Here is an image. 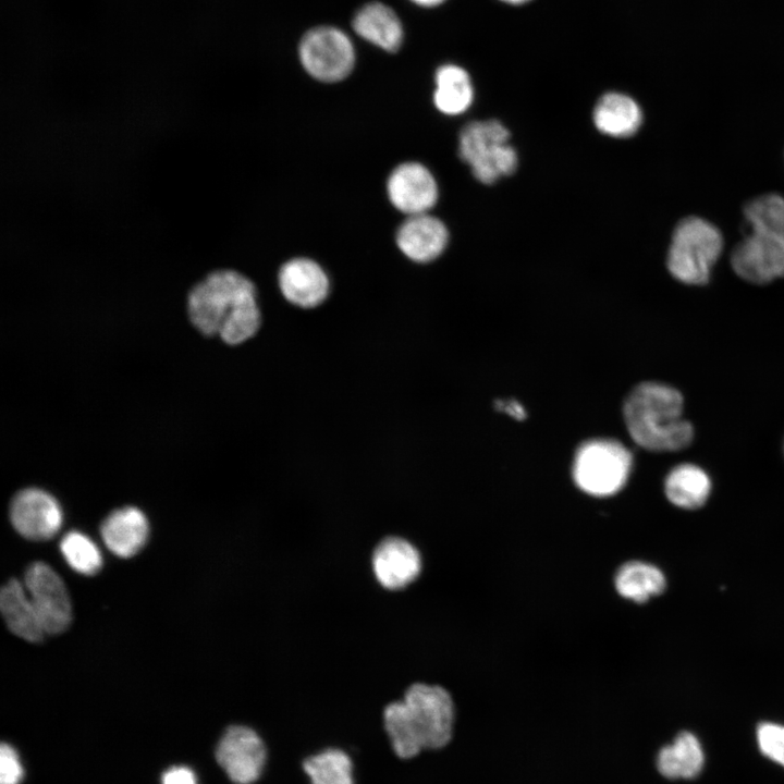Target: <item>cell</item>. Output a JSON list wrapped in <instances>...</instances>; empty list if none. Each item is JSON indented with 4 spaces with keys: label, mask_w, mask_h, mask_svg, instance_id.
Returning a JSON list of instances; mask_svg holds the SVG:
<instances>
[{
    "label": "cell",
    "mask_w": 784,
    "mask_h": 784,
    "mask_svg": "<svg viewBox=\"0 0 784 784\" xmlns=\"http://www.w3.org/2000/svg\"><path fill=\"white\" fill-rule=\"evenodd\" d=\"M187 314L206 336H219L230 347L255 339L264 323L258 289L254 281L234 269H216L196 282L187 293Z\"/></svg>",
    "instance_id": "cell-1"
},
{
    "label": "cell",
    "mask_w": 784,
    "mask_h": 784,
    "mask_svg": "<svg viewBox=\"0 0 784 784\" xmlns=\"http://www.w3.org/2000/svg\"><path fill=\"white\" fill-rule=\"evenodd\" d=\"M455 706L439 685L414 683L400 700L383 709V726L394 754L414 758L422 750L445 747L453 737Z\"/></svg>",
    "instance_id": "cell-2"
},
{
    "label": "cell",
    "mask_w": 784,
    "mask_h": 784,
    "mask_svg": "<svg viewBox=\"0 0 784 784\" xmlns=\"http://www.w3.org/2000/svg\"><path fill=\"white\" fill-rule=\"evenodd\" d=\"M683 413L681 392L656 381L636 385L623 405V417L630 438L639 446L653 452L678 451L691 443L695 430Z\"/></svg>",
    "instance_id": "cell-3"
},
{
    "label": "cell",
    "mask_w": 784,
    "mask_h": 784,
    "mask_svg": "<svg viewBox=\"0 0 784 784\" xmlns=\"http://www.w3.org/2000/svg\"><path fill=\"white\" fill-rule=\"evenodd\" d=\"M724 241L710 221L689 216L675 226L666 257L669 272L688 285H703L710 278Z\"/></svg>",
    "instance_id": "cell-4"
},
{
    "label": "cell",
    "mask_w": 784,
    "mask_h": 784,
    "mask_svg": "<svg viewBox=\"0 0 784 784\" xmlns=\"http://www.w3.org/2000/svg\"><path fill=\"white\" fill-rule=\"evenodd\" d=\"M632 466V453L623 443L613 439H592L575 453L573 479L587 494L609 497L626 485Z\"/></svg>",
    "instance_id": "cell-5"
},
{
    "label": "cell",
    "mask_w": 784,
    "mask_h": 784,
    "mask_svg": "<svg viewBox=\"0 0 784 784\" xmlns=\"http://www.w3.org/2000/svg\"><path fill=\"white\" fill-rule=\"evenodd\" d=\"M509 139V130L500 121H474L460 133L458 154L478 181L491 184L516 169L517 155Z\"/></svg>",
    "instance_id": "cell-6"
},
{
    "label": "cell",
    "mask_w": 784,
    "mask_h": 784,
    "mask_svg": "<svg viewBox=\"0 0 784 784\" xmlns=\"http://www.w3.org/2000/svg\"><path fill=\"white\" fill-rule=\"evenodd\" d=\"M298 56L305 71L323 83H335L347 77L356 59L351 38L333 26L309 29L299 42Z\"/></svg>",
    "instance_id": "cell-7"
},
{
    "label": "cell",
    "mask_w": 784,
    "mask_h": 784,
    "mask_svg": "<svg viewBox=\"0 0 784 784\" xmlns=\"http://www.w3.org/2000/svg\"><path fill=\"white\" fill-rule=\"evenodd\" d=\"M275 282L284 302L305 311L322 307L332 293L330 275L308 257H294L282 264Z\"/></svg>",
    "instance_id": "cell-8"
},
{
    "label": "cell",
    "mask_w": 784,
    "mask_h": 784,
    "mask_svg": "<svg viewBox=\"0 0 784 784\" xmlns=\"http://www.w3.org/2000/svg\"><path fill=\"white\" fill-rule=\"evenodd\" d=\"M24 586L46 634L64 632L72 621V607L59 574L48 564L35 562L26 569Z\"/></svg>",
    "instance_id": "cell-9"
},
{
    "label": "cell",
    "mask_w": 784,
    "mask_h": 784,
    "mask_svg": "<svg viewBox=\"0 0 784 784\" xmlns=\"http://www.w3.org/2000/svg\"><path fill=\"white\" fill-rule=\"evenodd\" d=\"M735 273L755 284L784 277V235L749 232L733 249Z\"/></svg>",
    "instance_id": "cell-10"
},
{
    "label": "cell",
    "mask_w": 784,
    "mask_h": 784,
    "mask_svg": "<svg viewBox=\"0 0 784 784\" xmlns=\"http://www.w3.org/2000/svg\"><path fill=\"white\" fill-rule=\"evenodd\" d=\"M216 758L233 783L253 784L262 773L267 750L253 728L232 725L221 736Z\"/></svg>",
    "instance_id": "cell-11"
},
{
    "label": "cell",
    "mask_w": 784,
    "mask_h": 784,
    "mask_svg": "<svg viewBox=\"0 0 784 784\" xmlns=\"http://www.w3.org/2000/svg\"><path fill=\"white\" fill-rule=\"evenodd\" d=\"M10 519L21 536L40 541L48 540L59 532L63 523V512L56 498L47 491L26 488L12 499Z\"/></svg>",
    "instance_id": "cell-12"
},
{
    "label": "cell",
    "mask_w": 784,
    "mask_h": 784,
    "mask_svg": "<svg viewBox=\"0 0 784 784\" xmlns=\"http://www.w3.org/2000/svg\"><path fill=\"white\" fill-rule=\"evenodd\" d=\"M387 195L392 206L408 217L429 212L437 204L439 189L427 167L416 161H407L395 167L389 174Z\"/></svg>",
    "instance_id": "cell-13"
},
{
    "label": "cell",
    "mask_w": 784,
    "mask_h": 784,
    "mask_svg": "<svg viewBox=\"0 0 784 784\" xmlns=\"http://www.w3.org/2000/svg\"><path fill=\"white\" fill-rule=\"evenodd\" d=\"M371 568L378 584L388 590H400L416 580L421 571L418 549L408 540L390 536L373 549Z\"/></svg>",
    "instance_id": "cell-14"
},
{
    "label": "cell",
    "mask_w": 784,
    "mask_h": 784,
    "mask_svg": "<svg viewBox=\"0 0 784 784\" xmlns=\"http://www.w3.org/2000/svg\"><path fill=\"white\" fill-rule=\"evenodd\" d=\"M395 242L409 260L427 264L437 259L445 249L449 232L437 217L426 213L408 216L400 224Z\"/></svg>",
    "instance_id": "cell-15"
},
{
    "label": "cell",
    "mask_w": 784,
    "mask_h": 784,
    "mask_svg": "<svg viewBox=\"0 0 784 784\" xmlns=\"http://www.w3.org/2000/svg\"><path fill=\"white\" fill-rule=\"evenodd\" d=\"M106 547L119 558H131L146 544L149 523L146 515L135 506H124L111 512L100 526Z\"/></svg>",
    "instance_id": "cell-16"
},
{
    "label": "cell",
    "mask_w": 784,
    "mask_h": 784,
    "mask_svg": "<svg viewBox=\"0 0 784 784\" xmlns=\"http://www.w3.org/2000/svg\"><path fill=\"white\" fill-rule=\"evenodd\" d=\"M352 25L358 36L385 51L395 52L403 42L404 32L399 16L381 2L362 7Z\"/></svg>",
    "instance_id": "cell-17"
},
{
    "label": "cell",
    "mask_w": 784,
    "mask_h": 784,
    "mask_svg": "<svg viewBox=\"0 0 784 784\" xmlns=\"http://www.w3.org/2000/svg\"><path fill=\"white\" fill-rule=\"evenodd\" d=\"M0 609L8 628L15 636L30 642L44 638L46 632L24 584L11 579L3 585Z\"/></svg>",
    "instance_id": "cell-18"
},
{
    "label": "cell",
    "mask_w": 784,
    "mask_h": 784,
    "mask_svg": "<svg viewBox=\"0 0 784 784\" xmlns=\"http://www.w3.org/2000/svg\"><path fill=\"white\" fill-rule=\"evenodd\" d=\"M705 754L697 736L684 731L671 744L663 746L657 755L659 773L670 780L693 779L702 770Z\"/></svg>",
    "instance_id": "cell-19"
},
{
    "label": "cell",
    "mask_w": 784,
    "mask_h": 784,
    "mask_svg": "<svg viewBox=\"0 0 784 784\" xmlns=\"http://www.w3.org/2000/svg\"><path fill=\"white\" fill-rule=\"evenodd\" d=\"M596 127L612 137H629L642 123V111L629 96L608 93L597 102L593 110Z\"/></svg>",
    "instance_id": "cell-20"
},
{
    "label": "cell",
    "mask_w": 784,
    "mask_h": 784,
    "mask_svg": "<svg viewBox=\"0 0 784 784\" xmlns=\"http://www.w3.org/2000/svg\"><path fill=\"white\" fill-rule=\"evenodd\" d=\"M711 489L712 482L708 473L693 463L673 467L664 480V492L669 501L685 510L703 505Z\"/></svg>",
    "instance_id": "cell-21"
},
{
    "label": "cell",
    "mask_w": 784,
    "mask_h": 784,
    "mask_svg": "<svg viewBox=\"0 0 784 784\" xmlns=\"http://www.w3.org/2000/svg\"><path fill=\"white\" fill-rule=\"evenodd\" d=\"M433 103L448 115L466 111L471 105L474 90L468 73L455 64L440 66L434 76Z\"/></svg>",
    "instance_id": "cell-22"
},
{
    "label": "cell",
    "mask_w": 784,
    "mask_h": 784,
    "mask_svg": "<svg viewBox=\"0 0 784 784\" xmlns=\"http://www.w3.org/2000/svg\"><path fill=\"white\" fill-rule=\"evenodd\" d=\"M614 584L617 592L625 599L646 602L660 595L666 581L657 566L641 561H630L620 567Z\"/></svg>",
    "instance_id": "cell-23"
},
{
    "label": "cell",
    "mask_w": 784,
    "mask_h": 784,
    "mask_svg": "<svg viewBox=\"0 0 784 784\" xmlns=\"http://www.w3.org/2000/svg\"><path fill=\"white\" fill-rule=\"evenodd\" d=\"M303 770L310 784H355L353 762L339 748H327L306 758Z\"/></svg>",
    "instance_id": "cell-24"
},
{
    "label": "cell",
    "mask_w": 784,
    "mask_h": 784,
    "mask_svg": "<svg viewBox=\"0 0 784 784\" xmlns=\"http://www.w3.org/2000/svg\"><path fill=\"white\" fill-rule=\"evenodd\" d=\"M743 215L749 232L784 235V197L765 194L749 200Z\"/></svg>",
    "instance_id": "cell-25"
},
{
    "label": "cell",
    "mask_w": 784,
    "mask_h": 784,
    "mask_svg": "<svg viewBox=\"0 0 784 784\" xmlns=\"http://www.w3.org/2000/svg\"><path fill=\"white\" fill-rule=\"evenodd\" d=\"M60 551L76 573L90 576L102 567V554L98 546L87 535L72 530L60 541Z\"/></svg>",
    "instance_id": "cell-26"
},
{
    "label": "cell",
    "mask_w": 784,
    "mask_h": 784,
    "mask_svg": "<svg viewBox=\"0 0 784 784\" xmlns=\"http://www.w3.org/2000/svg\"><path fill=\"white\" fill-rule=\"evenodd\" d=\"M756 734L763 756L784 767V725L762 722L757 726Z\"/></svg>",
    "instance_id": "cell-27"
},
{
    "label": "cell",
    "mask_w": 784,
    "mask_h": 784,
    "mask_svg": "<svg viewBox=\"0 0 784 784\" xmlns=\"http://www.w3.org/2000/svg\"><path fill=\"white\" fill-rule=\"evenodd\" d=\"M23 769L19 756L9 744L0 747V784H19Z\"/></svg>",
    "instance_id": "cell-28"
},
{
    "label": "cell",
    "mask_w": 784,
    "mask_h": 784,
    "mask_svg": "<svg viewBox=\"0 0 784 784\" xmlns=\"http://www.w3.org/2000/svg\"><path fill=\"white\" fill-rule=\"evenodd\" d=\"M161 784H197V781L191 769L172 767L162 774Z\"/></svg>",
    "instance_id": "cell-29"
},
{
    "label": "cell",
    "mask_w": 784,
    "mask_h": 784,
    "mask_svg": "<svg viewBox=\"0 0 784 784\" xmlns=\"http://www.w3.org/2000/svg\"><path fill=\"white\" fill-rule=\"evenodd\" d=\"M497 409L504 412L515 419H524L526 417L525 408L515 400L498 401Z\"/></svg>",
    "instance_id": "cell-30"
},
{
    "label": "cell",
    "mask_w": 784,
    "mask_h": 784,
    "mask_svg": "<svg viewBox=\"0 0 784 784\" xmlns=\"http://www.w3.org/2000/svg\"><path fill=\"white\" fill-rule=\"evenodd\" d=\"M411 1H413L414 3H416L420 7L429 8V7H436L445 0H411Z\"/></svg>",
    "instance_id": "cell-31"
},
{
    "label": "cell",
    "mask_w": 784,
    "mask_h": 784,
    "mask_svg": "<svg viewBox=\"0 0 784 784\" xmlns=\"http://www.w3.org/2000/svg\"><path fill=\"white\" fill-rule=\"evenodd\" d=\"M502 1H504V2H506V3H511V4H520V3H524V2H526V1H528V0H502Z\"/></svg>",
    "instance_id": "cell-32"
}]
</instances>
